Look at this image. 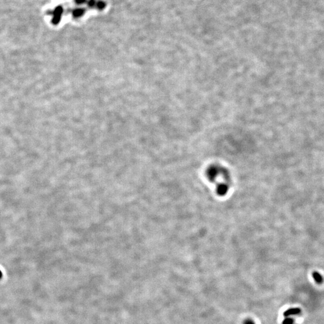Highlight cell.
I'll return each instance as SVG.
<instances>
[{
  "label": "cell",
  "mask_w": 324,
  "mask_h": 324,
  "mask_svg": "<svg viewBox=\"0 0 324 324\" xmlns=\"http://www.w3.org/2000/svg\"><path fill=\"white\" fill-rule=\"evenodd\" d=\"M62 13V9L61 7H58L55 9L54 13V17L52 19V22L54 24H57L58 23H59L61 19Z\"/></svg>",
  "instance_id": "obj_2"
},
{
  "label": "cell",
  "mask_w": 324,
  "mask_h": 324,
  "mask_svg": "<svg viewBox=\"0 0 324 324\" xmlns=\"http://www.w3.org/2000/svg\"><path fill=\"white\" fill-rule=\"evenodd\" d=\"M97 7H98V8H99V9H103L105 8V3H104L103 2H99V3H98Z\"/></svg>",
  "instance_id": "obj_7"
},
{
  "label": "cell",
  "mask_w": 324,
  "mask_h": 324,
  "mask_svg": "<svg viewBox=\"0 0 324 324\" xmlns=\"http://www.w3.org/2000/svg\"><path fill=\"white\" fill-rule=\"evenodd\" d=\"M244 324H255V323H254V322L253 321H252L250 319H247V320L244 321Z\"/></svg>",
  "instance_id": "obj_8"
},
{
  "label": "cell",
  "mask_w": 324,
  "mask_h": 324,
  "mask_svg": "<svg viewBox=\"0 0 324 324\" xmlns=\"http://www.w3.org/2000/svg\"><path fill=\"white\" fill-rule=\"evenodd\" d=\"M76 1L78 4H81L85 2V0H76Z\"/></svg>",
  "instance_id": "obj_9"
},
{
  "label": "cell",
  "mask_w": 324,
  "mask_h": 324,
  "mask_svg": "<svg viewBox=\"0 0 324 324\" xmlns=\"http://www.w3.org/2000/svg\"><path fill=\"white\" fill-rule=\"evenodd\" d=\"M227 170L218 165H212L207 170V176L210 181L217 183L218 195L224 196L229 189V176Z\"/></svg>",
  "instance_id": "obj_1"
},
{
  "label": "cell",
  "mask_w": 324,
  "mask_h": 324,
  "mask_svg": "<svg viewBox=\"0 0 324 324\" xmlns=\"http://www.w3.org/2000/svg\"><path fill=\"white\" fill-rule=\"evenodd\" d=\"M84 13V10L81 9H76V10H74L73 11V15L75 17H79L80 16H82Z\"/></svg>",
  "instance_id": "obj_5"
},
{
  "label": "cell",
  "mask_w": 324,
  "mask_h": 324,
  "mask_svg": "<svg viewBox=\"0 0 324 324\" xmlns=\"http://www.w3.org/2000/svg\"><path fill=\"white\" fill-rule=\"evenodd\" d=\"M301 310L299 308H291L286 310L284 312V313H283V315L285 317H288L291 315H298L301 313Z\"/></svg>",
  "instance_id": "obj_3"
},
{
  "label": "cell",
  "mask_w": 324,
  "mask_h": 324,
  "mask_svg": "<svg viewBox=\"0 0 324 324\" xmlns=\"http://www.w3.org/2000/svg\"><path fill=\"white\" fill-rule=\"evenodd\" d=\"M312 277H313V279L317 284H321V283L323 282V277L322 275L319 273H318V272L316 271L313 272V274H312Z\"/></svg>",
  "instance_id": "obj_4"
},
{
  "label": "cell",
  "mask_w": 324,
  "mask_h": 324,
  "mask_svg": "<svg viewBox=\"0 0 324 324\" xmlns=\"http://www.w3.org/2000/svg\"><path fill=\"white\" fill-rule=\"evenodd\" d=\"M293 319L291 317H286L283 320L282 324H293Z\"/></svg>",
  "instance_id": "obj_6"
},
{
  "label": "cell",
  "mask_w": 324,
  "mask_h": 324,
  "mask_svg": "<svg viewBox=\"0 0 324 324\" xmlns=\"http://www.w3.org/2000/svg\"><path fill=\"white\" fill-rule=\"evenodd\" d=\"M2 277H3V273H2L1 271L0 270V279H1L2 278Z\"/></svg>",
  "instance_id": "obj_10"
}]
</instances>
